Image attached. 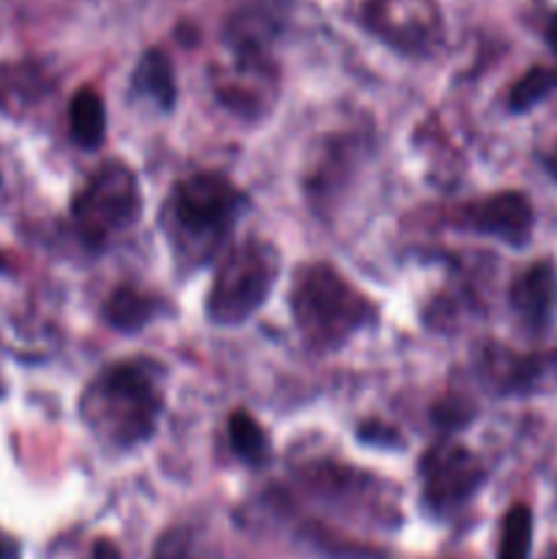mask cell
<instances>
[{
    "label": "cell",
    "instance_id": "obj_1",
    "mask_svg": "<svg viewBox=\"0 0 557 559\" xmlns=\"http://www.w3.org/2000/svg\"><path fill=\"white\" fill-rule=\"evenodd\" d=\"M164 366L147 358L118 360L82 393L80 415L109 451H131L156 435L164 413Z\"/></svg>",
    "mask_w": 557,
    "mask_h": 559
},
{
    "label": "cell",
    "instance_id": "obj_2",
    "mask_svg": "<svg viewBox=\"0 0 557 559\" xmlns=\"http://www.w3.org/2000/svg\"><path fill=\"white\" fill-rule=\"evenodd\" d=\"M246 194L222 173H191L175 183L164 205V233L175 262L183 271H200L216 257L233 233Z\"/></svg>",
    "mask_w": 557,
    "mask_h": 559
},
{
    "label": "cell",
    "instance_id": "obj_3",
    "mask_svg": "<svg viewBox=\"0 0 557 559\" xmlns=\"http://www.w3.org/2000/svg\"><path fill=\"white\" fill-rule=\"evenodd\" d=\"M289 311L304 342L320 353L344 347L377 317L375 304L328 262H309L295 273Z\"/></svg>",
    "mask_w": 557,
    "mask_h": 559
},
{
    "label": "cell",
    "instance_id": "obj_4",
    "mask_svg": "<svg viewBox=\"0 0 557 559\" xmlns=\"http://www.w3.org/2000/svg\"><path fill=\"white\" fill-rule=\"evenodd\" d=\"M278 276V251L268 240L251 238L235 246L213 273L208 320L213 325H244L262 309Z\"/></svg>",
    "mask_w": 557,
    "mask_h": 559
},
{
    "label": "cell",
    "instance_id": "obj_5",
    "mask_svg": "<svg viewBox=\"0 0 557 559\" xmlns=\"http://www.w3.org/2000/svg\"><path fill=\"white\" fill-rule=\"evenodd\" d=\"M142 213V194L134 173L120 162H107L87 178L71 202L76 235L91 249H104L131 229Z\"/></svg>",
    "mask_w": 557,
    "mask_h": 559
},
{
    "label": "cell",
    "instance_id": "obj_6",
    "mask_svg": "<svg viewBox=\"0 0 557 559\" xmlns=\"http://www.w3.org/2000/svg\"><path fill=\"white\" fill-rule=\"evenodd\" d=\"M486 480L484 464L473 451L453 440H440L420 459L424 502L437 516H451L467 506Z\"/></svg>",
    "mask_w": 557,
    "mask_h": 559
},
{
    "label": "cell",
    "instance_id": "obj_7",
    "mask_svg": "<svg viewBox=\"0 0 557 559\" xmlns=\"http://www.w3.org/2000/svg\"><path fill=\"white\" fill-rule=\"evenodd\" d=\"M481 382L497 396H535L557 391V347L513 353L506 344H484L475 358Z\"/></svg>",
    "mask_w": 557,
    "mask_h": 559
},
{
    "label": "cell",
    "instance_id": "obj_8",
    "mask_svg": "<svg viewBox=\"0 0 557 559\" xmlns=\"http://www.w3.org/2000/svg\"><path fill=\"white\" fill-rule=\"evenodd\" d=\"M453 227L464 233L489 235L508 246H524L535 227L533 202L522 191H497V194L459 207L453 213Z\"/></svg>",
    "mask_w": 557,
    "mask_h": 559
},
{
    "label": "cell",
    "instance_id": "obj_9",
    "mask_svg": "<svg viewBox=\"0 0 557 559\" xmlns=\"http://www.w3.org/2000/svg\"><path fill=\"white\" fill-rule=\"evenodd\" d=\"M366 22L404 52H429L440 36V16L431 0H369Z\"/></svg>",
    "mask_w": 557,
    "mask_h": 559
},
{
    "label": "cell",
    "instance_id": "obj_10",
    "mask_svg": "<svg viewBox=\"0 0 557 559\" xmlns=\"http://www.w3.org/2000/svg\"><path fill=\"white\" fill-rule=\"evenodd\" d=\"M513 317L530 336H544L557 317V267L549 260H538L524 267L508 293Z\"/></svg>",
    "mask_w": 557,
    "mask_h": 559
},
{
    "label": "cell",
    "instance_id": "obj_11",
    "mask_svg": "<svg viewBox=\"0 0 557 559\" xmlns=\"http://www.w3.org/2000/svg\"><path fill=\"white\" fill-rule=\"evenodd\" d=\"M284 25V11L278 0H254L233 14L227 25V47L235 60L271 63L268 49Z\"/></svg>",
    "mask_w": 557,
    "mask_h": 559
},
{
    "label": "cell",
    "instance_id": "obj_12",
    "mask_svg": "<svg viewBox=\"0 0 557 559\" xmlns=\"http://www.w3.org/2000/svg\"><path fill=\"white\" fill-rule=\"evenodd\" d=\"M164 314V300L151 293H142L134 284H120L104 300L102 317L112 331L120 333H140L142 328L151 325L156 317Z\"/></svg>",
    "mask_w": 557,
    "mask_h": 559
},
{
    "label": "cell",
    "instance_id": "obj_13",
    "mask_svg": "<svg viewBox=\"0 0 557 559\" xmlns=\"http://www.w3.org/2000/svg\"><path fill=\"white\" fill-rule=\"evenodd\" d=\"M131 91L142 98H151L158 109H173L178 87H175V71L162 49H147L131 74Z\"/></svg>",
    "mask_w": 557,
    "mask_h": 559
},
{
    "label": "cell",
    "instance_id": "obj_14",
    "mask_svg": "<svg viewBox=\"0 0 557 559\" xmlns=\"http://www.w3.org/2000/svg\"><path fill=\"white\" fill-rule=\"evenodd\" d=\"M69 123L71 136L76 145L96 151L104 142V129H107V112H104V102L93 87H82L74 93L69 104Z\"/></svg>",
    "mask_w": 557,
    "mask_h": 559
},
{
    "label": "cell",
    "instance_id": "obj_15",
    "mask_svg": "<svg viewBox=\"0 0 557 559\" xmlns=\"http://www.w3.org/2000/svg\"><path fill=\"white\" fill-rule=\"evenodd\" d=\"M229 445H233L235 456L249 467H262L271 459V440H268L265 429L244 409H235L229 415Z\"/></svg>",
    "mask_w": 557,
    "mask_h": 559
},
{
    "label": "cell",
    "instance_id": "obj_16",
    "mask_svg": "<svg viewBox=\"0 0 557 559\" xmlns=\"http://www.w3.org/2000/svg\"><path fill=\"white\" fill-rule=\"evenodd\" d=\"M530 546H533V511L528 506H513L502 519L497 559H530Z\"/></svg>",
    "mask_w": 557,
    "mask_h": 559
},
{
    "label": "cell",
    "instance_id": "obj_17",
    "mask_svg": "<svg viewBox=\"0 0 557 559\" xmlns=\"http://www.w3.org/2000/svg\"><path fill=\"white\" fill-rule=\"evenodd\" d=\"M557 91V71L544 69V66H535L528 74L519 76L517 85L511 87V96H508V107L511 112H528L535 104L544 102L549 93Z\"/></svg>",
    "mask_w": 557,
    "mask_h": 559
},
{
    "label": "cell",
    "instance_id": "obj_18",
    "mask_svg": "<svg viewBox=\"0 0 557 559\" xmlns=\"http://www.w3.org/2000/svg\"><path fill=\"white\" fill-rule=\"evenodd\" d=\"M435 418L440 420L442 426H448V429H459V426H464L473 418V409H470L467 404L459 402V399H448L446 404H440V407L435 409Z\"/></svg>",
    "mask_w": 557,
    "mask_h": 559
},
{
    "label": "cell",
    "instance_id": "obj_19",
    "mask_svg": "<svg viewBox=\"0 0 557 559\" xmlns=\"http://www.w3.org/2000/svg\"><path fill=\"white\" fill-rule=\"evenodd\" d=\"M91 559H123V557H120V551L115 549L112 540H96Z\"/></svg>",
    "mask_w": 557,
    "mask_h": 559
},
{
    "label": "cell",
    "instance_id": "obj_20",
    "mask_svg": "<svg viewBox=\"0 0 557 559\" xmlns=\"http://www.w3.org/2000/svg\"><path fill=\"white\" fill-rule=\"evenodd\" d=\"M546 41H549V47L555 49V55H557V14L552 16L549 25H546Z\"/></svg>",
    "mask_w": 557,
    "mask_h": 559
},
{
    "label": "cell",
    "instance_id": "obj_21",
    "mask_svg": "<svg viewBox=\"0 0 557 559\" xmlns=\"http://www.w3.org/2000/svg\"><path fill=\"white\" fill-rule=\"evenodd\" d=\"M544 167L549 169V175H552V178L557 180V147H555V151H549V153H546V156H544Z\"/></svg>",
    "mask_w": 557,
    "mask_h": 559
},
{
    "label": "cell",
    "instance_id": "obj_22",
    "mask_svg": "<svg viewBox=\"0 0 557 559\" xmlns=\"http://www.w3.org/2000/svg\"><path fill=\"white\" fill-rule=\"evenodd\" d=\"M0 559H16L14 546H11L9 540H0Z\"/></svg>",
    "mask_w": 557,
    "mask_h": 559
}]
</instances>
